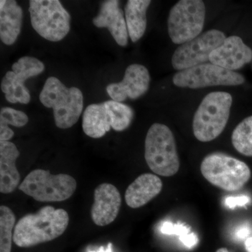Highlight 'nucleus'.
I'll return each mask as SVG.
<instances>
[{"label": "nucleus", "mask_w": 252, "mask_h": 252, "mask_svg": "<svg viewBox=\"0 0 252 252\" xmlns=\"http://www.w3.org/2000/svg\"><path fill=\"white\" fill-rule=\"evenodd\" d=\"M252 61V50L238 36L225 38L223 44L214 50L210 56V63L233 72Z\"/></svg>", "instance_id": "13"}, {"label": "nucleus", "mask_w": 252, "mask_h": 252, "mask_svg": "<svg viewBox=\"0 0 252 252\" xmlns=\"http://www.w3.org/2000/svg\"><path fill=\"white\" fill-rule=\"evenodd\" d=\"M200 172L211 185L230 192L243 188L252 175L245 162L220 152L205 157L200 165Z\"/></svg>", "instance_id": "5"}, {"label": "nucleus", "mask_w": 252, "mask_h": 252, "mask_svg": "<svg viewBox=\"0 0 252 252\" xmlns=\"http://www.w3.org/2000/svg\"><path fill=\"white\" fill-rule=\"evenodd\" d=\"M29 119L24 112L10 107H4L0 111V127H8L9 125L15 127H23L28 124Z\"/></svg>", "instance_id": "25"}, {"label": "nucleus", "mask_w": 252, "mask_h": 252, "mask_svg": "<svg viewBox=\"0 0 252 252\" xmlns=\"http://www.w3.org/2000/svg\"><path fill=\"white\" fill-rule=\"evenodd\" d=\"M23 9L15 0L0 1V39L11 46L17 40L23 23Z\"/></svg>", "instance_id": "18"}, {"label": "nucleus", "mask_w": 252, "mask_h": 252, "mask_svg": "<svg viewBox=\"0 0 252 252\" xmlns=\"http://www.w3.org/2000/svg\"><path fill=\"white\" fill-rule=\"evenodd\" d=\"M77 182L66 174L51 175L46 170H33L28 174L19 189L36 201L61 202L67 200L75 192Z\"/></svg>", "instance_id": "6"}, {"label": "nucleus", "mask_w": 252, "mask_h": 252, "mask_svg": "<svg viewBox=\"0 0 252 252\" xmlns=\"http://www.w3.org/2000/svg\"><path fill=\"white\" fill-rule=\"evenodd\" d=\"M122 205V196L117 187L108 183L101 184L94 191V203L91 218L94 224L105 226L117 218Z\"/></svg>", "instance_id": "14"}, {"label": "nucleus", "mask_w": 252, "mask_h": 252, "mask_svg": "<svg viewBox=\"0 0 252 252\" xmlns=\"http://www.w3.org/2000/svg\"><path fill=\"white\" fill-rule=\"evenodd\" d=\"M20 156L17 147L12 142H0V192L12 193L19 185L21 176L16 161Z\"/></svg>", "instance_id": "17"}, {"label": "nucleus", "mask_w": 252, "mask_h": 252, "mask_svg": "<svg viewBox=\"0 0 252 252\" xmlns=\"http://www.w3.org/2000/svg\"><path fill=\"white\" fill-rule=\"evenodd\" d=\"M29 11L32 26L46 40L61 41L69 33L70 15L59 0H31Z\"/></svg>", "instance_id": "7"}, {"label": "nucleus", "mask_w": 252, "mask_h": 252, "mask_svg": "<svg viewBox=\"0 0 252 252\" xmlns=\"http://www.w3.org/2000/svg\"><path fill=\"white\" fill-rule=\"evenodd\" d=\"M16 217L9 207H0V252H11Z\"/></svg>", "instance_id": "23"}, {"label": "nucleus", "mask_w": 252, "mask_h": 252, "mask_svg": "<svg viewBox=\"0 0 252 252\" xmlns=\"http://www.w3.org/2000/svg\"><path fill=\"white\" fill-rule=\"evenodd\" d=\"M205 5L201 0H180L167 20L168 34L175 44H185L200 35L205 20Z\"/></svg>", "instance_id": "8"}, {"label": "nucleus", "mask_w": 252, "mask_h": 252, "mask_svg": "<svg viewBox=\"0 0 252 252\" xmlns=\"http://www.w3.org/2000/svg\"><path fill=\"white\" fill-rule=\"evenodd\" d=\"M93 23L97 28H107L119 46H127L128 32L119 1H104L101 5L98 15L93 19Z\"/></svg>", "instance_id": "15"}, {"label": "nucleus", "mask_w": 252, "mask_h": 252, "mask_svg": "<svg viewBox=\"0 0 252 252\" xmlns=\"http://www.w3.org/2000/svg\"><path fill=\"white\" fill-rule=\"evenodd\" d=\"M245 246L247 252H252V237L245 240Z\"/></svg>", "instance_id": "27"}, {"label": "nucleus", "mask_w": 252, "mask_h": 252, "mask_svg": "<svg viewBox=\"0 0 252 252\" xmlns=\"http://www.w3.org/2000/svg\"><path fill=\"white\" fill-rule=\"evenodd\" d=\"M144 158L152 172L162 177H172L179 171L180 162L175 137L167 126L154 124L149 127Z\"/></svg>", "instance_id": "4"}, {"label": "nucleus", "mask_w": 252, "mask_h": 252, "mask_svg": "<svg viewBox=\"0 0 252 252\" xmlns=\"http://www.w3.org/2000/svg\"><path fill=\"white\" fill-rule=\"evenodd\" d=\"M39 99L43 105L53 109L55 124L61 129L69 128L77 123L84 107L80 89L66 87L54 77L46 79Z\"/></svg>", "instance_id": "2"}, {"label": "nucleus", "mask_w": 252, "mask_h": 252, "mask_svg": "<svg viewBox=\"0 0 252 252\" xmlns=\"http://www.w3.org/2000/svg\"><path fill=\"white\" fill-rule=\"evenodd\" d=\"M150 0H129L125 6V17L128 35L132 42L140 40L147 29V11Z\"/></svg>", "instance_id": "20"}, {"label": "nucleus", "mask_w": 252, "mask_h": 252, "mask_svg": "<svg viewBox=\"0 0 252 252\" xmlns=\"http://www.w3.org/2000/svg\"><path fill=\"white\" fill-rule=\"evenodd\" d=\"M231 140L239 153L252 157V116L244 119L235 127Z\"/></svg>", "instance_id": "22"}, {"label": "nucleus", "mask_w": 252, "mask_h": 252, "mask_svg": "<svg viewBox=\"0 0 252 252\" xmlns=\"http://www.w3.org/2000/svg\"><path fill=\"white\" fill-rule=\"evenodd\" d=\"M250 201V198L247 196L229 197L226 199V204L230 208H234L235 206H243Z\"/></svg>", "instance_id": "26"}, {"label": "nucleus", "mask_w": 252, "mask_h": 252, "mask_svg": "<svg viewBox=\"0 0 252 252\" xmlns=\"http://www.w3.org/2000/svg\"><path fill=\"white\" fill-rule=\"evenodd\" d=\"M233 97L226 92L207 94L194 114L193 132L197 140L208 142L222 133L229 119Z\"/></svg>", "instance_id": "3"}, {"label": "nucleus", "mask_w": 252, "mask_h": 252, "mask_svg": "<svg viewBox=\"0 0 252 252\" xmlns=\"http://www.w3.org/2000/svg\"><path fill=\"white\" fill-rule=\"evenodd\" d=\"M150 75L147 67L132 64L126 68L124 79L107 86V92L112 100L122 102L127 98L135 99L149 90Z\"/></svg>", "instance_id": "12"}, {"label": "nucleus", "mask_w": 252, "mask_h": 252, "mask_svg": "<svg viewBox=\"0 0 252 252\" xmlns=\"http://www.w3.org/2000/svg\"><path fill=\"white\" fill-rule=\"evenodd\" d=\"M216 252H230L228 251V249L225 248H222L217 250Z\"/></svg>", "instance_id": "28"}, {"label": "nucleus", "mask_w": 252, "mask_h": 252, "mask_svg": "<svg viewBox=\"0 0 252 252\" xmlns=\"http://www.w3.org/2000/svg\"><path fill=\"white\" fill-rule=\"evenodd\" d=\"M161 231L164 234L180 235L181 241L189 248H193L198 242V237L190 233V228L184 225L172 224L166 222L162 225Z\"/></svg>", "instance_id": "24"}, {"label": "nucleus", "mask_w": 252, "mask_h": 252, "mask_svg": "<svg viewBox=\"0 0 252 252\" xmlns=\"http://www.w3.org/2000/svg\"><path fill=\"white\" fill-rule=\"evenodd\" d=\"M82 127L84 133L92 138H100L112 128L104 102L88 106L83 114Z\"/></svg>", "instance_id": "19"}, {"label": "nucleus", "mask_w": 252, "mask_h": 252, "mask_svg": "<svg viewBox=\"0 0 252 252\" xmlns=\"http://www.w3.org/2000/svg\"><path fill=\"white\" fill-rule=\"evenodd\" d=\"M104 104L110 118L112 129L121 132L130 126L134 117L133 109L130 107L114 100L107 101Z\"/></svg>", "instance_id": "21"}, {"label": "nucleus", "mask_w": 252, "mask_h": 252, "mask_svg": "<svg viewBox=\"0 0 252 252\" xmlns=\"http://www.w3.org/2000/svg\"><path fill=\"white\" fill-rule=\"evenodd\" d=\"M69 220L65 210L42 207L36 213L28 214L18 220L14 228V243L20 248H28L52 241L64 233Z\"/></svg>", "instance_id": "1"}, {"label": "nucleus", "mask_w": 252, "mask_h": 252, "mask_svg": "<svg viewBox=\"0 0 252 252\" xmlns=\"http://www.w3.org/2000/svg\"><path fill=\"white\" fill-rule=\"evenodd\" d=\"M172 82L177 87L197 89L217 86H240L245 82V79L240 73L212 63H204L177 72L172 78Z\"/></svg>", "instance_id": "9"}, {"label": "nucleus", "mask_w": 252, "mask_h": 252, "mask_svg": "<svg viewBox=\"0 0 252 252\" xmlns=\"http://www.w3.org/2000/svg\"><path fill=\"white\" fill-rule=\"evenodd\" d=\"M162 181L154 174H142L128 186L125 193L126 203L131 208L145 205L161 192Z\"/></svg>", "instance_id": "16"}, {"label": "nucleus", "mask_w": 252, "mask_h": 252, "mask_svg": "<svg viewBox=\"0 0 252 252\" xmlns=\"http://www.w3.org/2000/svg\"><path fill=\"white\" fill-rule=\"evenodd\" d=\"M225 38L223 32L210 30L182 44L172 56V67L180 72L210 61L212 51L221 45Z\"/></svg>", "instance_id": "10"}, {"label": "nucleus", "mask_w": 252, "mask_h": 252, "mask_svg": "<svg viewBox=\"0 0 252 252\" xmlns=\"http://www.w3.org/2000/svg\"><path fill=\"white\" fill-rule=\"evenodd\" d=\"M112 244H109V247L108 249H107V251L106 252H112Z\"/></svg>", "instance_id": "29"}, {"label": "nucleus", "mask_w": 252, "mask_h": 252, "mask_svg": "<svg viewBox=\"0 0 252 252\" xmlns=\"http://www.w3.org/2000/svg\"><path fill=\"white\" fill-rule=\"evenodd\" d=\"M44 69V63L29 56L21 58L14 63L12 71L6 72L1 82V90L6 100L11 103H29L31 94L25 82L29 78L40 74Z\"/></svg>", "instance_id": "11"}]
</instances>
